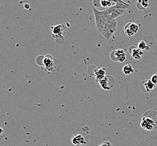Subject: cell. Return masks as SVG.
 Here are the masks:
<instances>
[{
	"mask_svg": "<svg viewBox=\"0 0 157 146\" xmlns=\"http://www.w3.org/2000/svg\"><path fill=\"white\" fill-rule=\"evenodd\" d=\"M128 7L129 5L127 3H117L113 6L106 9L105 11L110 17L116 19L123 14Z\"/></svg>",
	"mask_w": 157,
	"mask_h": 146,
	"instance_id": "obj_1",
	"label": "cell"
},
{
	"mask_svg": "<svg viewBox=\"0 0 157 146\" xmlns=\"http://www.w3.org/2000/svg\"><path fill=\"white\" fill-rule=\"evenodd\" d=\"M140 125L144 130L148 131L153 130L157 128V119H153L151 118L146 113L141 119Z\"/></svg>",
	"mask_w": 157,
	"mask_h": 146,
	"instance_id": "obj_2",
	"label": "cell"
},
{
	"mask_svg": "<svg viewBox=\"0 0 157 146\" xmlns=\"http://www.w3.org/2000/svg\"><path fill=\"white\" fill-rule=\"evenodd\" d=\"M93 11L95 16V24L96 29L98 30L99 33L102 34L106 24V22L102 18L100 11H98V10L94 8Z\"/></svg>",
	"mask_w": 157,
	"mask_h": 146,
	"instance_id": "obj_3",
	"label": "cell"
},
{
	"mask_svg": "<svg viewBox=\"0 0 157 146\" xmlns=\"http://www.w3.org/2000/svg\"><path fill=\"white\" fill-rule=\"evenodd\" d=\"M117 27V22L116 20L110 23H106L105 28L102 34L107 40H109L111 36L116 32Z\"/></svg>",
	"mask_w": 157,
	"mask_h": 146,
	"instance_id": "obj_4",
	"label": "cell"
},
{
	"mask_svg": "<svg viewBox=\"0 0 157 146\" xmlns=\"http://www.w3.org/2000/svg\"><path fill=\"white\" fill-rule=\"evenodd\" d=\"M110 58L114 62H123L126 59V54L123 50L118 49L111 52Z\"/></svg>",
	"mask_w": 157,
	"mask_h": 146,
	"instance_id": "obj_5",
	"label": "cell"
},
{
	"mask_svg": "<svg viewBox=\"0 0 157 146\" xmlns=\"http://www.w3.org/2000/svg\"><path fill=\"white\" fill-rule=\"evenodd\" d=\"M101 87L105 91H109L113 88L115 84V79L112 76H105L99 82Z\"/></svg>",
	"mask_w": 157,
	"mask_h": 146,
	"instance_id": "obj_6",
	"label": "cell"
},
{
	"mask_svg": "<svg viewBox=\"0 0 157 146\" xmlns=\"http://www.w3.org/2000/svg\"><path fill=\"white\" fill-rule=\"evenodd\" d=\"M139 29V26L137 24L130 22L124 26V33L126 36H133L135 34L137 33Z\"/></svg>",
	"mask_w": 157,
	"mask_h": 146,
	"instance_id": "obj_7",
	"label": "cell"
},
{
	"mask_svg": "<svg viewBox=\"0 0 157 146\" xmlns=\"http://www.w3.org/2000/svg\"><path fill=\"white\" fill-rule=\"evenodd\" d=\"M106 69L105 68H101L96 70L95 71V80L97 82H99L100 80L105 77Z\"/></svg>",
	"mask_w": 157,
	"mask_h": 146,
	"instance_id": "obj_8",
	"label": "cell"
},
{
	"mask_svg": "<svg viewBox=\"0 0 157 146\" xmlns=\"http://www.w3.org/2000/svg\"><path fill=\"white\" fill-rule=\"evenodd\" d=\"M72 141L73 144H74L76 146L85 144L87 143L84 137L80 134H78V135L74 136Z\"/></svg>",
	"mask_w": 157,
	"mask_h": 146,
	"instance_id": "obj_9",
	"label": "cell"
},
{
	"mask_svg": "<svg viewBox=\"0 0 157 146\" xmlns=\"http://www.w3.org/2000/svg\"><path fill=\"white\" fill-rule=\"evenodd\" d=\"M131 52H130L132 57L136 60H139L141 58V56L143 55V52L142 50L139 49V48H136L134 46H132Z\"/></svg>",
	"mask_w": 157,
	"mask_h": 146,
	"instance_id": "obj_10",
	"label": "cell"
},
{
	"mask_svg": "<svg viewBox=\"0 0 157 146\" xmlns=\"http://www.w3.org/2000/svg\"><path fill=\"white\" fill-rule=\"evenodd\" d=\"M54 59L51 58V56L50 57H48V56H46V58H45L44 60V64L46 68H47L48 70L51 71V69L53 65H54Z\"/></svg>",
	"mask_w": 157,
	"mask_h": 146,
	"instance_id": "obj_11",
	"label": "cell"
},
{
	"mask_svg": "<svg viewBox=\"0 0 157 146\" xmlns=\"http://www.w3.org/2000/svg\"><path fill=\"white\" fill-rule=\"evenodd\" d=\"M64 26L62 25L56 26L53 29V33L57 36H62V33L64 32Z\"/></svg>",
	"mask_w": 157,
	"mask_h": 146,
	"instance_id": "obj_12",
	"label": "cell"
},
{
	"mask_svg": "<svg viewBox=\"0 0 157 146\" xmlns=\"http://www.w3.org/2000/svg\"><path fill=\"white\" fill-rule=\"evenodd\" d=\"M122 71L125 75H129L131 74H132L134 72V69L132 66L130 64H127L123 66V68L122 69Z\"/></svg>",
	"mask_w": 157,
	"mask_h": 146,
	"instance_id": "obj_13",
	"label": "cell"
},
{
	"mask_svg": "<svg viewBox=\"0 0 157 146\" xmlns=\"http://www.w3.org/2000/svg\"><path fill=\"white\" fill-rule=\"evenodd\" d=\"M100 4L102 7L106 9L112 7L116 4L113 1H112L111 0H101Z\"/></svg>",
	"mask_w": 157,
	"mask_h": 146,
	"instance_id": "obj_14",
	"label": "cell"
},
{
	"mask_svg": "<svg viewBox=\"0 0 157 146\" xmlns=\"http://www.w3.org/2000/svg\"><path fill=\"white\" fill-rule=\"evenodd\" d=\"M145 87L146 89V92H149L153 89L155 87V84L153 83L152 80H147L146 83H145Z\"/></svg>",
	"mask_w": 157,
	"mask_h": 146,
	"instance_id": "obj_15",
	"label": "cell"
},
{
	"mask_svg": "<svg viewBox=\"0 0 157 146\" xmlns=\"http://www.w3.org/2000/svg\"><path fill=\"white\" fill-rule=\"evenodd\" d=\"M137 4L141 6V9H146L149 6V0H138Z\"/></svg>",
	"mask_w": 157,
	"mask_h": 146,
	"instance_id": "obj_16",
	"label": "cell"
},
{
	"mask_svg": "<svg viewBox=\"0 0 157 146\" xmlns=\"http://www.w3.org/2000/svg\"><path fill=\"white\" fill-rule=\"evenodd\" d=\"M148 46L144 40H141L138 43V48L141 50H148Z\"/></svg>",
	"mask_w": 157,
	"mask_h": 146,
	"instance_id": "obj_17",
	"label": "cell"
},
{
	"mask_svg": "<svg viewBox=\"0 0 157 146\" xmlns=\"http://www.w3.org/2000/svg\"><path fill=\"white\" fill-rule=\"evenodd\" d=\"M151 80H152V82L153 83H154L155 85H157V74H154V75H153L152 77Z\"/></svg>",
	"mask_w": 157,
	"mask_h": 146,
	"instance_id": "obj_18",
	"label": "cell"
},
{
	"mask_svg": "<svg viewBox=\"0 0 157 146\" xmlns=\"http://www.w3.org/2000/svg\"><path fill=\"white\" fill-rule=\"evenodd\" d=\"M100 1L101 0H94L93 1V4L94 6L96 7H98L101 6V4H100Z\"/></svg>",
	"mask_w": 157,
	"mask_h": 146,
	"instance_id": "obj_19",
	"label": "cell"
},
{
	"mask_svg": "<svg viewBox=\"0 0 157 146\" xmlns=\"http://www.w3.org/2000/svg\"><path fill=\"white\" fill-rule=\"evenodd\" d=\"M102 144L104 146H113L112 143L109 141H106V142H104L102 143Z\"/></svg>",
	"mask_w": 157,
	"mask_h": 146,
	"instance_id": "obj_20",
	"label": "cell"
},
{
	"mask_svg": "<svg viewBox=\"0 0 157 146\" xmlns=\"http://www.w3.org/2000/svg\"><path fill=\"white\" fill-rule=\"evenodd\" d=\"M111 1L116 4H117V3H124L125 4L126 3L123 0H111Z\"/></svg>",
	"mask_w": 157,
	"mask_h": 146,
	"instance_id": "obj_21",
	"label": "cell"
},
{
	"mask_svg": "<svg viewBox=\"0 0 157 146\" xmlns=\"http://www.w3.org/2000/svg\"><path fill=\"white\" fill-rule=\"evenodd\" d=\"M2 133H3V129L1 128H0V135L2 134Z\"/></svg>",
	"mask_w": 157,
	"mask_h": 146,
	"instance_id": "obj_22",
	"label": "cell"
},
{
	"mask_svg": "<svg viewBox=\"0 0 157 146\" xmlns=\"http://www.w3.org/2000/svg\"><path fill=\"white\" fill-rule=\"evenodd\" d=\"M104 146V145H103V144H102H102H100V146Z\"/></svg>",
	"mask_w": 157,
	"mask_h": 146,
	"instance_id": "obj_23",
	"label": "cell"
}]
</instances>
